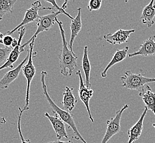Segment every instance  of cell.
<instances>
[{
	"instance_id": "1",
	"label": "cell",
	"mask_w": 155,
	"mask_h": 143,
	"mask_svg": "<svg viewBox=\"0 0 155 143\" xmlns=\"http://www.w3.org/2000/svg\"><path fill=\"white\" fill-rule=\"evenodd\" d=\"M47 75H48V73L45 71H42L41 72L42 90L44 95L45 96V98L48 101V104L52 109L53 113L59 117L64 122L68 125L69 128L72 129V131H73L74 134V138L75 140H81L83 143H87V141L84 139L83 137L80 133V132L78 131L77 125H75L74 119L72 114H71L68 111L63 110L61 108L58 107L57 105L54 103L52 98L50 97V96L48 92V87L45 81Z\"/></svg>"
},
{
	"instance_id": "2",
	"label": "cell",
	"mask_w": 155,
	"mask_h": 143,
	"mask_svg": "<svg viewBox=\"0 0 155 143\" xmlns=\"http://www.w3.org/2000/svg\"><path fill=\"white\" fill-rule=\"evenodd\" d=\"M56 22L59 27L62 40V47L58 56L61 73L64 77H71L73 75V71L77 67L78 56L69 48L62 22L58 21L57 18L56 19Z\"/></svg>"
},
{
	"instance_id": "3",
	"label": "cell",
	"mask_w": 155,
	"mask_h": 143,
	"mask_svg": "<svg viewBox=\"0 0 155 143\" xmlns=\"http://www.w3.org/2000/svg\"><path fill=\"white\" fill-rule=\"evenodd\" d=\"M122 87L127 89L137 90L139 94L143 92L147 84L155 82V78L145 77L143 74H135L131 71H127L120 78Z\"/></svg>"
},
{
	"instance_id": "4",
	"label": "cell",
	"mask_w": 155,
	"mask_h": 143,
	"mask_svg": "<svg viewBox=\"0 0 155 143\" xmlns=\"http://www.w3.org/2000/svg\"><path fill=\"white\" fill-rule=\"evenodd\" d=\"M35 40L33 39L32 42L29 44V58L23 66L21 71L24 77L27 79V90H26V95H25V107H29V98H30V89L31 83L33 81V78L34 77L36 74V68L33 64V59L34 57H36V52H34V46L35 44Z\"/></svg>"
},
{
	"instance_id": "5",
	"label": "cell",
	"mask_w": 155,
	"mask_h": 143,
	"mask_svg": "<svg viewBox=\"0 0 155 143\" xmlns=\"http://www.w3.org/2000/svg\"><path fill=\"white\" fill-rule=\"evenodd\" d=\"M61 14H62V12L57 11V12H52L51 13L47 15H43L41 17L40 16L39 19L36 21L37 29L35 33L34 34V35L29 41H28L23 45H21L22 48H24L27 45H29L32 42L33 39H36L37 36L40 33L44 32H48L50 30L55 23L56 19L57 18V16Z\"/></svg>"
},
{
	"instance_id": "6",
	"label": "cell",
	"mask_w": 155,
	"mask_h": 143,
	"mask_svg": "<svg viewBox=\"0 0 155 143\" xmlns=\"http://www.w3.org/2000/svg\"><path fill=\"white\" fill-rule=\"evenodd\" d=\"M128 104H125L119 110L117 111L116 116L107 121V129L101 143H107L112 138L121 131L120 121L123 113L128 108Z\"/></svg>"
},
{
	"instance_id": "7",
	"label": "cell",
	"mask_w": 155,
	"mask_h": 143,
	"mask_svg": "<svg viewBox=\"0 0 155 143\" xmlns=\"http://www.w3.org/2000/svg\"><path fill=\"white\" fill-rule=\"evenodd\" d=\"M41 6V2L40 1L38 0L33 2L30 8L27 9L26 11L24 18L21 23L13 30L7 32L6 33V35H11L12 34L15 33L21 27H24V25L32 23L33 22H36L40 17L38 14L39 11L45 9H54V7H44L42 8Z\"/></svg>"
},
{
	"instance_id": "8",
	"label": "cell",
	"mask_w": 155,
	"mask_h": 143,
	"mask_svg": "<svg viewBox=\"0 0 155 143\" xmlns=\"http://www.w3.org/2000/svg\"><path fill=\"white\" fill-rule=\"evenodd\" d=\"M76 75L78 76L79 79V96L81 101L83 102L84 104L86 107L87 112L89 117V119L91 122H94V119L92 116L91 110L90 108L89 102L90 99L93 97L94 90L91 88H87L85 84L84 83L83 78L81 73V70H79L76 72Z\"/></svg>"
},
{
	"instance_id": "9",
	"label": "cell",
	"mask_w": 155,
	"mask_h": 143,
	"mask_svg": "<svg viewBox=\"0 0 155 143\" xmlns=\"http://www.w3.org/2000/svg\"><path fill=\"white\" fill-rule=\"evenodd\" d=\"M19 31V38L18 40V44L15 48L12 49L11 52L9 54V57L6 62L2 66L0 67V71L3 69L13 68L14 67L13 63H15L18 60L19 56L21 53L24 52V48H22L21 45V42L26 32V29L24 27H21L18 29Z\"/></svg>"
},
{
	"instance_id": "10",
	"label": "cell",
	"mask_w": 155,
	"mask_h": 143,
	"mask_svg": "<svg viewBox=\"0 0 155 143\" xmlns=\"http://www.w3.org/2000/svg\"><path fill=\"white\" fill-rule=\"evenodd\" d=\"M29 56V51L28 48L27 50V56L25 57L24 60L22 61V62L16 68L7 72L6 74L4 75L3 77L1 78V79L0 80V89H5L8 88L9 85L18 78L23 66H24V64L27 62V61L28 60Z\"/></svg>"
},
{
	"instance_id": "11",
	"label": "cell",
	"mask_w": 155,
	"mask_h": 143,
	"mask_svg": "<svg viewBox=\"0 0 155 143\" xmlns=\"http://www.w3.org/2000/svg\"><path fill=\"white\" fill-rule=\"evenodd\" d=\"M135 29L124 30L119 29L114 34H108L104 35V39L112 45L122 44L128 42L130 34L135 33Z\"/></svg>"
},
{
	"instance_id": "12",
	"label": "cell",
	"mask_w": 155,
	"mask_h": 143,
	"mask_svg": "<svg viewBox=\"0 0 155 143\" xmlns=\"http://www.w3.org/2000/svg\"><path fill=\"white\" fill-rule=\"evenodd\" d=\"M45 116L51 123V125L54 128V131L58 140H61L63 138H68V135L66 131L65 123L56 115L54 116H51L48 112L45 113Z\"/></svg>"
},
{
	"instance_id": "13",
	"label": "cell",
	"mask_w": 155,
	"mask_h": 143,
	"mask_svg": "<svg viewBox=\"0 0 155 143\" xmlns=\"http://www.w3.org/2000/svg\"><path fill=\"white\" fill-rule=\"evenodd\" d=\"M155 35L150 37L141 44L138 51L129 54V57L131 58L137 56H154L155 55Z\"/></svg>"
},
{
	"instance_id": "14",
	"label": "cell",
	"mask_w": 155,
	"mask_h": 143,
	"mask_svg": "<svg viewBox=\"0 0 155 143\" xmlns=\"http://www.w3.org/2000/svg\"><path fill=\"white\" fill-rule=\"evenodd\" d=\"M148 109L145 107L143 112L141 114L140 118L137 121L134 125H133L128 131L129 140L127 143H134L135 141L138 140L142 134V131L143 130V121L146 114L147 113Z\"/></svg>"
},
{
	"instance_id": "15",
	"label": "cell",
	"mask_w": 155,
	"mask_h": 143,
	"mask_svg": "<svg viewBox=\"0 0 155 143\" xmlns=\"http://www.w3.org/2000/svg\"><path fill=\"white\" fill-rule=\"evenodd\" d=\"M81 8L79 7L77 9L78 13L76 17L72 20L71 23V39L69 44V48L71 50L73 51V46L76 37L78 35L82 28V21H81Z\"/></svg>"
},
{
	"instance_id": "16",
	"label": "cell",
	"mask_w": 155,
	"mask_h": 143,
	"mask_svg": "<svg viewBox=\"0 0 155 143\" xmlns=\"http://www.w3.org/2000/svg\"><path fill=\"white\" fill-rule=\"evenodd\" d=\"M155 0H151L148 5L143 8L141 15L142 23L145 24L148 28H151L155 24V8H154Z\"/></svg>"
},
{
	"instance_id": "17",
	"label": "cell",
	"mask_w": 155,
	"mask_h": 143,
	"mask_svg": "<svg viewBox=\"0 0 155 143\" xmlns=\"http://www.w3.org/2000/svg\"><path fill=\"white\" fill-rule=\"evenodd\" d=\"M73 90V88L66 87L65 90L63 92V98L62 104L64 110L69 112H72L74 109L77 104V98H76L74 95Z\"/></svg>"
},
{
	"instance_id": "18",
	"label": "cell",
	"mask_w": 155,
	"mask_h": 143,
	"mask_svg": "<svg viewBox=\"0 0 155 143\" xmlns=\"http://www.w3.org/2000/svg\"><path fill=\"white\" fill-rule=\"evenodd\" d=\"M129 49V48L128 46H125V48H123L122 49L117 50L116 52L114 54L112 60H110V62L108 64L106 67L104 69V70L102 72L101 74L102 78H106L107 77L108 71L112 67L116 65L117 63H118L125 60L128 53Z\"/></svg>"
},
{
	"instance_id": "19",
	"label": "cell",
	"mask_w": 155,
	"mask_h": 143,
	"mask_svg": "<svg viewBox=\"0 0 155 143\" xmlns=\"http://www.w3.org/2000/svg\"><path fill=\"white\" fill-rule=\"evenodd\" d=\"M139 95L142 98L145 107H147L148 110L151 111L155 116V93L152 91L151 88L146 85L144 91L139 93Z\"/></svg>"
},
{
	"instance_id": "20",
	"label": "cell",
	"mask_w": 155,
	"mask_h": 143,
	"mask_svg": "<svg viewBox=\"0 0 155 143\" xmlns=\"http://www.w3.org/2000/svg\"><path fill=\"white\" fill-rule=\"evenodd\" d=\"M81 67L83 69L85 77V85L87 88L90 89L91 87V84L90 83V81L91 65H90V62L89 56H88V47L87 46H85L84 48L83 56L82 58Z\"/></svg>"
},
{
	"instance_id": "21",
	"label": "cell",
	"mask_w": 155,
	"mask_h": 143,
	"mask_svg": "<svg viewBox=\"0 0 155 143\" xmlns=\"http://www.w3.org/2000/svg\"><path fill=\"white\" fill-rule=\"evenodd\" d=\"M18 0H0V21L5 15L13 11L14 6Z\"/></svg>"
},
{
	"instance_id": "22",
	"label": "cell",
	"mask_w": 155,
	"mask_h": 143,
	"mask_svg": "<svg viewBox=\"0 0 155 143\" xmlns=\"http://www.w3.org/2000/svg\"><path fill=\"white\" fill-rule=\"evenodd\" d=\"M18 109L19 110V113L18 116V131L19 134V136H20L21 143H31L29 139H25L23 137V135L22 132H21V116L23 115V113L25 111L28 110L29 109V107L24 106L23 109H21V107H19Z\"/></svg>"
},
{
	"instance_id": "23",
	"label": "cell",
	"mask_w": 155,
	"mask_h": 143,
	"mask_svg": "<svg viewBox=\"0 0 155 143\" xmlns=\"http://www.w3.org/2000/svg\"><path fill=\"white\" fill-rule=\"evenodd\" d=\"M13 48L11 47H6L0 48V67L2 66L9 57V54L11 52Z\"/></svg>"
},
{
	"instance_id": "24",
	"label": "cell",
	"mask_w": 155,
	"mask_h": 143,
	"mask_svg": "<svg viewBox=\"0 0 155 143\" xmlns=\"http://www.w3.org/2000/svg\"><path fill=\"white\" fill-rule=\"evenodd\" d=\"M102 2V0H90L87 5V9L90 12L98 11L101 7Z\"/></svg>"
},
{
	"instance_id": "25",
	"label": "cell",
	"mask_w": 155,
	"mask_h": 143,
	"mask_svg": "<svg viewBox=\"0 0 155 143\" xmlns=\"http://www.w3.org/2000/svg\"><path fill=\"white\" fill-rule=\"evenodd\" d=\"M44 1H45L46 2H48V3H50V4H51V5H52V7H54V9L57 10V11H61L62 13V14L66 15L67 17H68L70 18L71 19L73 20V19H74V18H73L72 16L70 15L69 13H68L67 12H66L65 10H63V9H62L60 7H59V6L57 5L56 0H44Z\"/></svg>"
},
{
	"instance_id": "26",
	"label": "cell",
	"mask_w": 155,
	"mask_h": 143,
	"mask_svg": "<svg viewBox=\"0 0 155 143\" xmlns=\"http://www.w3.org/2000/svg\"><path fill=\"white\" fill-rule=\"evenodd\" d=\"M13 40H14V38H13L11 36L9 35H6L3 36L2 39V42H3L2 44L6 47H11Z\"/></svg>"
},
{
	"instance_id": "27",
	"label": "cell",
	"mask_w": 155,
	"mask_h": 143,
	"mask_svg": "<svg viewBox=\"0 0 155 143\" xmlns=\"http://www.w3.org/2000/svg\"><path fill=\"white\" fill-rule=\"evenodd\" d=\"M48 143H73L72 140L67 141H61L60 140L54 141H50Z\"/></svg>"
},
{
	"instance_id": "28",
	"label": "cell",
	"mask_w": 155,
	"mask_h": 143,
	"mask_svg": "<svg viewBox=\"0 0 155 143\" xmlns=\"http://www.w3.org/2000/svg\"><path fill=\"white\" fill-rule=\"evenodd\" d=\"M74 1V0H73ZM70 1V0H64V3L62 5V7H61L62 9H63V10H65L66 11V9L67 8V4L68 3V2Z\"/></svg>"
},
{
	"instance_id": "29",
	"label": "cell",
	"mask_w": 155,
	"mask_h": 143,
	"mask_svg": "<svg viewBox=\"0 0 155 143\" xmlns=\"http://www.w3.org/2000/svg\"><path fill=\"white\" fill-rule=\"evenodd\" d=\"M6 123V120L5 117L1 116L0 115V124H2V125H4Z\"/></svg>"
},
{
	"instance_id": "30",
	"label": "cell",
	"mask_w": 155,
	"mask_h": 143,
	"mask_svg": "<svg viewBox=\"0 0 155 143\" xmlns=\"http://www.w3.org/2000/svg\"><path fill=\"white\" fill-rule=\"evenodd\" d=\"M17 44H18V40H17L16 39H14V40H13V42H12L11 47L13 48H15V46L17 45Z\"/></svg>"
},
{
	"instance_id": "31",
	"label": "cell",
	"mask_w": 155,
	"mask_h": 143,
	"mask_svg": "<svg viewBox=\"0 0 155 143\" xmlns=\"http://www.w3.org/2000/svg\"><path fill=\"white\" fill-rule=\"evenodd\" d=\"M5 36L4 34H2L0 32V44H3V42H2V39H3V36Z\"/></svg>"
},
{
	"instance_id": "32",
	"label": "cell",
	"mask_w": 155,
	"mask_h": 143,
	"mask_svg": "<svg viewBox=\"0 0 155 143\" xmlns=\"http://www.w3.org/2000/svg\"><path fill=\"white\" fill-rule=\"evenodd\" d=\"M129 1H130V0H125V1H124V2H125V3H127V2H129Z\"/></svg>"
},
{
	"instance_id": "33",
	"label": "cell",
	"mask_w": 155,
	"mask_h": 143,
	"mask_svg": "<svg viewBox=\"0 0 155 143\" xmlns=\"http://www.w3.org/2000/svg\"><path fill=\"white\" fill-rule=\"evenodd\" d=\"M152 126H153V128H155V123H153V124H152Z\"/></svg>"
},
{
	"instance_id": "34",
	"label": "cell",
	"mask_w": 155,
	"mask_h": 143,
	"mask_svg": "<svg viewBox=\"0 0 155 143\" xmlns=\"http://www.w3.org/2000/svg\"><path fill=\"white\" fill-rule=\"evenodd\" d=\"M154 8H155V5H154Z\"/></svg>"
},
{
	"instance_id": "35",
	"label": "cell",
	"mask_w": 155,
	"mask_h": 143,
	"mask_svg": "<svg viewBox=\"0 0 155 143\" xmlns=\"http://www.w3.org/2000/svg\"><path fill=\"white\" fill-rule=\"evenodd\" d=\"M154 56H155V55H154Z\"/></svg>"
}]
</instances>
